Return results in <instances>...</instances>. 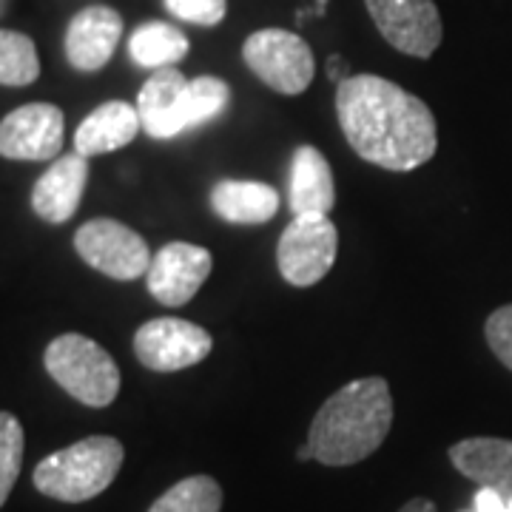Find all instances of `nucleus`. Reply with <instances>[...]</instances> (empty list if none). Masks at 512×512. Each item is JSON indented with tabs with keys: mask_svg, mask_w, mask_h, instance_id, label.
<instances>
[{
	"mask_svg": "<svg viewBox=\"0 0 512 512\" xmlns=\"http://www.w3.org/2000/svg\"><path fill=\"white\" fill-rule=\"evenodd\" d=\"M23 450H26L23 424L12 413H0V507L6 504V498L18 484Z\"/></svg>",
	"mask_w": 512,
	"mask_h": 512,
	"instance_id": "4be33fe9",
	"label": "nucleus"
},
{
	"mask_svg": "<svg viewBox=\"0 0 512 512\" xmlns=\"http://www.w3.org/2000/svg\"><path fill=\"white\" fill-rule=\"evenodd\" d=\"M140 114L137 106H131L126 100H109L77 126L74 131V151L83 157H97V154H109L117 148L128 146L137 134H140Z\"/></svg>",
	"mask_w": 512,
	"mask_h": 512,
	"instance_id": "f3484780",
	"label": "nucleus"
},
{
	"mask_svg": "<svg viewBox=\"0 0 512 512\" xmlns=\"http://www.w3.org/2000/svg\"><path fill=\"white\" fill-rule=\"evenodd\" d=\"M393 427V396L382 376H365L336 390L313 416V461L350 467L373 456Z\"/></svg>",
	"mask_w": 512,
	"mask_h": 512,
	"instance_id": "f03ea898",
	"label": "nucleus"
},
{
	"mask_svg": "<svg viewBox=\"0 0 512 512\" xmlns=\"http://www.w3.org/2000/svg\"><path fill=\"white\" fill-rule=\"evenodd\" d=\"M211 268L214 256L208 248L191 242H168L148 265V293L165 308H180L197 296L211 276Z\"/></svg>",
	"mask_w": 512,
	"mask_h": 512,
	"instance_id": "9b49d317",
	"label": "nucleus"
},
{
	"mask_svg": "<svg viewBox=\"0 0 512 512\" xmlns=\"http://www.w3.org/2000/svg\"><path fill=\"white\" fill-rule=\"evenodd\" d=\"M288 202L293 217L325 214L328 217L336 205V183L325 154L313 146H299L291 160V183H288Z\"/></svg>",
	"mask_w": 512,
	"mask_h": 512,
	"instance_id": "dca6fc26",
	"label": "nucleus"
},
{
	"mask_svg": "<svg viewBox=\"0 0 512 512\" xmlns=\"http://www.w3.org/2000/svg\"><path fill=\"white\" fill-rule=\"evenodd\" d=\"M123 35V18L111 6L80 9L66 29V57L77 72H100Z\"/></svg>",
	"mask_w": 512,
	"mask_h": 512,
	"instance_id": "ddd939ff",
	"label": "nucleus"
},
{
	"mask_svg": "<svg viewBox=\"0 0 512 512\" xmlns=\"http://www.w3.org/2000/svg\"><path fill=\"white\" fill-rule=\"evenodd\" d=\"M188 49H191V43L183 29H177L165 20H148L143 26H137L128 40L131 60L143 69H154V72L180 63L188 55Z\"/></svg>",
	"mask_w": 512,
	"mask_h": 512,
	"instance_id": "6ab92c4d",
	"label": "nucleus"
},
{
	"mask_svg": "<svg viewBox=\"0 0 512 512\" xmlns=\"http://www.w3.org/2000/svg\"><path fill=\"white\" fill-rule=\"evenodd\" d=\"M222 487L217 478L191 476L165 490L148 512H220Z\"/></svg>",
	"mask_w": 512,
	"mask_h": 512,
	"instance_id": "aec40b11",
	"label": "nucleus"
},
{
	"mask_svg": "<svg viewBox=\"0 0 512 512\" xmlns=\"http://www.w3.org/2000/svg\"><path fill=\"white\" fill-rule=\"evenodd\" d=\"M484 336H487V345L495 353V359L512 370V305H504L490 313V319L484 325Z\"/></svg>",
	"mask_w": 512,
	"mask_h": 512,
	"instance_id": "b1692460",
	"label": "nucleus"
},
{
	"mask_svg": "<svg viewBox=\"0 0 512 512\" xmlns=\"http://www.w3.org/2000/svg\"><path fill=\"white\" fill-rule=\"evenodd\" d=\"M74 251L94 271L106 274L117 282H131L148 274L151 265V251L146 239L128 225L117 220H92L77 228L74 234Z\"/></svg>",
	"mask_w": 512,
	"mask_h": 512,
	"instance_id": "0eeeda50",
	"label": "nucleus"
},
{
	"mask_svg": "<svg viewBox=\"0 0 512 512\" xmlns=\"http://www.w3.org/2000/svg\"><path fill=\"white\" fill-rule=\"evenodd\" d=\"M43 365L72 399L86 407H109L120 393V367L103 345L83 333H63L49 342Z\"/></svg>",
	"mask_w": 512,
	"mask_h": 512,
	"instance_id": "20e7f679",
	"label": "nucleus"
},
{
	"mask_svg": "<svg viewBox=\"0 0 512 512\" xmlns=\"http://www.w3.org/2000/svg\"><path fill=\"white\" fill-rule=\"evenodd\" d=\"M66 137V117L52 103H26L0 120V157L23 163L55 160Z\"/></svg>",
	"mask_w": 512,
	"mask_h": 512,
	"instance_id": "9d476101",
	"label": "nucleus"
},
{
	"mask_svg": "<svg viewBox=\"0 0 512 512\" xmlns=\"http://www.w3.org/2000/svg\"><path fill=\"white\" fill-rule=\"evenodd\" d=\"M339 251V231L325 214L293 217L276 245L279 274L293 288H311L330 274Z\"/></svg>",
	"mask_w": 512,
	"mask_h": 512,
	"instance_id": "423d86ee",
	"label": "nucleus"
},
{
	"mask_svg": "<svg viewBox=\"0 0 512 512\" xmlns=\"http://www.w3.org/2000/svg\"><path fill=\"white\" fill-rule=\"evenodd\" d=\"M188 77L174 66H165L148 77L137 94V114L143 131L154 140H171L185 128V97H188Z\"/></svg>",
	"mask_w": 512,
	"mask_h": 512,
	"instance_id": "f8f14e48",
	"label": "nucleus"
},
{
	"mask_svg": "<svg viewBox=\"0 0 512 512\" xmlns=\"http://www.w3.org/2000/svg\"><path fill=\"white\" fill-rule=\"evenodd\" d=\"M242 60L279 94H302L313 83L316 60L311 46L288 29H259L242 43Z\"/></svg>",
	"mask_w": 512,
	"mask_h": 512,
	"instance_id": "39448f33",
	"label": "nucleus"
},
{
	"mask_svg": "<svg viewBox=\"0 0 512 512\" xmlns=\"http://www.w3.org/2000/svg\"><path fill=\"white\" fill-rule=\"evenodd\" d=\"M214 214L234 225H262L279 211V194L268 183L256 180H220L211 188Z\"/></svg>",
	"mask_w": 512,
	"mask_h": 512,
	"instance_id": "a211bd4d",
	"label": "nucleus"
},
{
	"mask_svg": "<svg viewBox=\"0 0 512 512\" xmlns=\"http://www.w3.org/2000/svg\"><path fill=\"white\" fill-rule=\"evenodd\" d=\"M336 117L350 148L387 171H413L439 148L427 103L379 74L345 77L336 86Z\"/></svg>",
	"mask_w": 512,
	"mask_h": 512,
	"instance_id": "f257e3e1",
	"label": "nucleus"
},
{
	"mask_svg": "<svg viewBox=\"0 0 512 512\" xmlns=\"http://www.w3.org/2000/svg\"><path fill=\"white\" fill-rule=\"evenodd\" d=\"M89 183V157L83 154H66L57 157L32 188V208L43 222H60L72 220L77 205L83 200V191Z\"/></svg>",
	"mask_w": 512,
	"mask_h": 512,
	"instance_id": "4468645a",
	"label": "nucleus"
},
{
	"mask_svg": "<svg viewBox=\"0 0 512 512\" xmlns=\"http://www.w3.org/2000/svg\"><path fill=\"white\" fill-rule=\"evenodd\" d=\"M40 77L35 40L23 32L0 29V86H32Z\"/></svg>",
	"mask_w": 512,
	"mask_h": 512,
	"instance_id": "412c9836",
	"label": "nucleus"
},
{
	"mask_svg": "<svg viewBox=\"0 0 512 512\" xmlns=\"http://www.w3.org/2000/svg\"><path fill=\"white\" fill-rule=\"evenodd\" d=\"M6 12V0H0V15Z\"/></svg>",
	"mask_w": 512,
	"mask_h": 512,
	"instance_id": "c85d7f7f",
	"label": "nucleus"
},
{
	"mask_svg": "<svg viewBox=\"0 0 512 512\" xmlns=\"http://www.w3.org/2000/svg\"><path fill=\"white\" fill-rule=\"evenodd\" d=\"M367 12L382 37L402 55H436L444 37L441 15L433 0H365Z\"/></svg>",
	"mask_w": 512,
	"mask_h": 512,
	"instance_id": "1a4fd4ad",
	"label": "nucleus"
},
{
	"mask_svg": "<svg viewBox=\"0 0 512 512\" xmlns=\"http://www.w3.org/2000/svg\"><path fill=\"white\" fill-rule=\"evenodd\" d=\"M328 74L333 77V80H336V83H342L345 77H350L348 66H345V63H342L339 57H330V60H328Z\"/></svg>",
	"mask_w": 512,
	"mask_h": 512,
	"instance_id": "bb28decb",
	"label": "nucleus"
},
{
	"mask_svg": "<svg viewBox=\"0 0 512 512\" xmlns=\"http://www.w3.org/2000/svg\"><path fill=\"white\" fill-rule=\"evenodd\" d=\"M473 510L476 512H512V501H507L504 495H498L495 490L481 487L473 498Z\"/></svg>",
	"mask_w": 512,
	"mask_h": 512,
	"instance_id": "393cba45",
	"label": "nucleus"
},
{
	"mask_svg": "<svg viewBox=\"0 0 512 512\" xmlns=\"http://www.w3.org/2000/svg\"><path fill=\"white\" fill-rule=\"evenodd\" d=\"M165 9L194 26H217L228 12V0H165Z\"/></svg>",
	"mask_w": 512,
	"mask_h": 512,
	"instance_id": "5701e85b",
	"label": "nucleus"
},
{
	"mask_svg": "<svg viewBox=\"0 0 512 512\" xmlns=\"http://www.w3.org/2000/svg\"><path fill=\"white\" fill-rule=\"evenodd\" d=\"M399 512H439V510H436V504H433V501H427V498H413V501H407Z\"/></svg>",
	"mask_w": 512,
	"mask_h": 512,
	"instance_id": "a878e982",
	"label": "nucleus"
},
{
	"mask_svg": "<svg viewBox=\"0 0 512 512\" xmlns=\"http://www.w3.org/2000/svg\"><path fill=\"white\" fill-rule=\"evenodd\" d=\"M126 450L111 436H89L46 456L32 473L37 493L63 504H83L106 493L123 467Z\"/></svg>",
	"mask_w": 512,
	"mask_h": 512,
	"instance_id": "7ed1b4c3",
	"label": "nucleus"
},
{
	"mask_svg": "<svg viewBox=\"0 0 512 512\" xmlns=\"http://www.w3.org/2000/svg\"><path fill=\"white\" fill-rule=\"evenodd\" d=\"M214 348L211 333L188 319L160 316L140 325L134 333V353L140 365L154 373H177L200 365Z\"/></svg>",
	"mask_w": 512,
	"mask_h": 512,
	"instance_id": "6e6552de",
	"label": "nucleus"
},
{
	"mask_svg": "<svg viewBox=\"0 0 512 512\" xmlns=\"http://www.w3.org/2000/svg\"><path fill=\"white\" fill-rule=\"evenodd\" d=\"M450 461L458 473L478 487L495 490L512 501V441L478 436V439L456 441L450 447Z\"/></svg>",
	"mask_w": 512,
	"mask_h": 512,
	"instance_id": "2eb2a0df",
	"label": "nucleus"
},
{
	"mask_svg": "<svg viewBox=\"0 0 512 512\" xmlns=\"http://www.w3.org/2000/svg\"><path fill=\"white\" fill-rule=\"evenodd\" d=\"M461 512H476V510H461Z\"/></svg>",
	"mask_w": 512,
	"mask_h": 512,
	"instance_id": "c756f323",
	"label": "nucleus"
},
{
	"mask_svg": "<svg viewBox=\"0 0 512 512\" xmlns=\"http://www.w3.org/2000/svg\"><path fill=\"white\" fill-rule=\"evenodd\" d=\"M299 461H313L311 444H302V447H299Z\"/></svg>",
	"mask_w": 512,
	"mask_h": 512,
	"instance_id": "cd10ccee",
	"label": "nucleus"
}]
</instances>
